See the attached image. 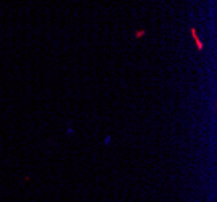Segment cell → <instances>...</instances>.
<instances>
[{
    "label": "cell",
    "instance_id": "6da1fadb",
    "mask_svg": "<svg viewBox=\"0 0 217 202\" xmlns=\"http://www.w3.org/2000/svg\"><path fill=\"white\" fill-rule=\"evenodd\" d=\"M191 34H193V39H195L196 42H198V50H201V49H203V44L199 42V40H198V36H196V29H191Z\"/></svg>",
    "mask_w": 217,
    "mask_h": 202
},
{
    "label": "cell",
    "instance_id": "7a4b0ae2",
    "mask_svg": "<svg viewBox=\"0 0 217 202\" xmlns=\"http://www.w3.org/2000/svg\"><path fill=\"white\" fill-rule=\"evenodd\" d=\"M141 36H144V31H138V36H136V37H141Z\"/></svg>",
    "mask_w": 217,
    "mask_h": 202
}]
</instances>
